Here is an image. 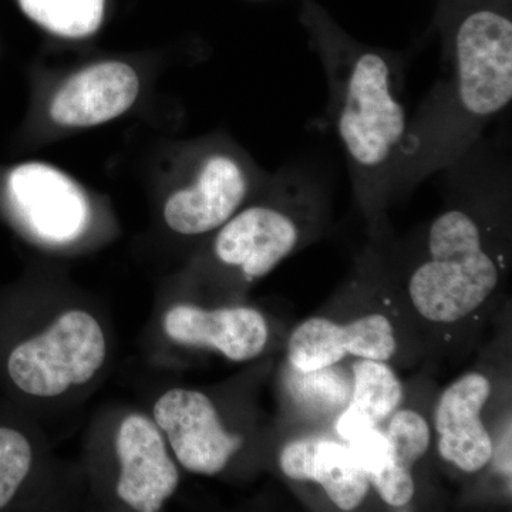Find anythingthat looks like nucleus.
<instances>
[{
    "mask_svg": "<svg viewBox=\"0 0 512 512\" xmlns=\"http://www.w3.org/2000/svg\"><path fill=\"white\" fill-rule=\"evenodd\" d=\"M140 92L136 70L103 62L74 74L50 104V117L63 127H93L126 113Z\"/></svg>",
    "mask_w": 512,
    "mask_h": 512,
    "instance_id": "nucleus-14",
    "label": "nucleus"
},
{
    "mask_svg": "<svg viewBox=\"0 0 512 512\" xmlns=\"http://www.w3.org/2000/svg\"><path fill=\"white\" fill-rule=\"evenodd\" d=\"M453 73L407 124L394 188L412 187L466 153L485 124L512 99V23L494 10L471 13L458 26Z\"/></svg>",
    "mask_w": 512,
    "mask_h": 512,
    "instance_id": "nucleus-1",
    "label": "nucleus"
},
{
    "mask_svg": "<svg viewBox=\"0 0 512 512\" xmlns=\"http://www.w3.org/2000/svg\"><path fill=\"white\" fill-rule=\"evenodd\" d=\"M493 394L487 373L468 370L441 390L434 404V447L440 460L463 476H480L493 466L500 441L484 417Z\"/></svg>",
    "mask_w": 512,
    "mask_h": 512,
    "instance_id": "nucleus-7",
    "label": "nucleus"
},
{
    "mask_svg": "<svg viewBox=\"0 0 512 512\" xmlns=\"http://www.w3.org/2000/svg\"><path fill=\"white\" fill-rule=\"evenodd\" d=\"M326 52L335 99V124L345 148L357 201L379 220L390 192L407 131L406 110L393 90L392 67L376 50L320 46Z\"/></svg>",
    "mask_w": 512,
    "mask_h": 512,
    "instance_id": "nucleus-2",
    "label": "nucleus"
},
{
    "mask_svg": "<svg viewBox=\"0 0 512 512\" xmlns=\"http://www.w3.org/2000/svg\"><path fill=\"white\" fill-rule=\"evenodd\" d=\"M116 446L120 500L136 511H160L177 491L180 473L157 424L143 414H131L121 423Z\"/></svg>",
    "mask_w": 512,
    "mask_h": 512,
    "instance_id": "nucleus-12",
    "label": "nucleus"
},
{
    "mask_svg": "<svg viewBox=\"0 0 512 512\" xmlns=\"http://www.w3.org/2000/svg\"><path fill=\"white\" fill-rule=\"evenodd\" d=\"M383 430L392 446V467L372 491L387 507H409L417 491L414 468L433 446L431 423L419 410L402 406Z\"/></svg>",
    "mask_w": 512,
    "mask_h": 512,
    "instance_id": "nucleus-16",
    "label": "nucleus"
},
{
    "mask_svg": "<svg viewBox=\"0 0 512 512\" xmlns=\"http://www.w3.org/2000/svg\"><path fill=\"white\" fill-rule=\"evenodd\" d=\"M375 299L340 315L319 313L302 320L286 340V365L312 372L353 359L392 363L406 346L407 332L393 302Z\"/></svg>",
    "mask_w": 512,
    "mask_h": 512,
    "instance_id": "nucleus-5",
    "label": "nucleus"
},
{
    "mask_svg": "<svg viewBox=\"0 0 512 512\" xmlns=\"http://www.w3.org/2000/svg\"><path fill=\"white\" fill-rule=\"evenodd\" d=\"M284 387L288 409L296 419L311 424L312 430L332 429L352 393L350 363L299 372L286 365Z\"/></svg>",
    "mask_w": 512,
    "mask_h": 512,
    "instance_id": "nucleus-17",
    "label": "nucleus"
},
{
    "mask_svg": "<svg viewBox=\"0 0 512 512\" xmlns=\"http://www.w3.org/2000/svg\"><path fill=\"white\" fill-rule=\"evenodd\" d=\"M278 467L288 483L315 488L339 511H356L372 493L345 441L332 431L306 429L278 450Z\"/></svg>",
    "mask_w": 512,
    "mask_h": 512,
    "instance_id": "nucleus-10",
    "label": "nucleus"
},
{
    "mask_svg": "<svg viewBox=\"0 0 512 512\" xmlns=\"http://www.w3.org/2000/svg\"><path fill=\"white\" fill-rule=\"evenodd\" d=\"M154 423L178 463L198 476L222 473L245 444L244 436L227 429L211 397L200 390H168L154 406Z\"/></svg>",
    "mask_w": 512,
    "mask_h": 512,
    "instance_id": "nucleus-8",
    "label": "nucleus"
},
{
    "mask_svg": "<svg viewBox=\"0 0 512 512\" xmlns=\"http://www.w3.org/2000/svg\"><path fill=\"white\" fill-rule=\"evenodd\" d=\"M106 0H19L40 28L66 39H83L99 30Z\"/></svg>",
    "mask_w": 512,
    "mask_h": 512,
    "instance_id": "nucleus-18",
    "label": "nucleus"
},
{
    "mask_svg": "<svg viewBox=\"0 0 512 512\" xmlns=\"http://www.w3.org/2000/svg\"><path fill=\"white\" fill-rule=\"evenodd\" d=\"M505 275L490 228L473 211L437 215L423 252L407 274L404 303L424 329L451 336L473 325L500 291Z\"/></svg>",
    "mask_w": 512,
    "mask_h": 512,
    "instance_id": "nucleus-3",
    "label": "nucleus"
},
{
    "mask_svg": "<svg viewBox=\"0 0 512 512\" xmlns=\"http://www.w3.org/2000/svg\"><path fill=\"white\" fill-rule=\"evenodd\" d=\"M106 336L90 313L69 311L10 353L8 372L29 396L56 397L82 386L106 360Z\"/></svg>",
    "mask_w": 512,
    "mask_h": 512,
    "instance_id": "nucleus-6",
    "label": "nucleus"
},
{
    "mask_svg": "<svg viewBox=\"0 0 512 512\" xmlns=\"http://www.w3.org/2000/svg\"><path fill=\"white\" fill-rule=\"evenodd\" d=\"M33 450L18 430L0 427V508L6 507L28 477Z\"/></svg>",
    "mask_w": 512,
    "mask_h": 512,
    "instance_id": "nucleus-19",
    "label": "nucleus"
},
{
    "mask_svg": "<svg viewBox=\"0 0 512 512\" xmlns=\"http://www.w3.org/2000/svg\"><path fill=\"white\" fill-rule=\"evenodd\" d=\"M248 191L242 164L225 153L211 154L202 161L192 184L165 202V224L187 237L210 234L237 214Z\"/></svg>",
    "mask_w": 512,
    "mask_h": 512,
    "instance_id": "nucleus-11",
    "label": "nucleus"
},
{
    "mask_svg": "<svg viewBox=\"0 0 512 512\" xmlns=\"http://www.w3.org/2000/svg\"><path fill=\"white\" fill-rule=\"evenodd\" d=\"M349 363L352 393L330 429L342 441L369 427H383L406 400V389L392 363L373 359Z\"/></svg>",
    "mask_w": 512,
    "mask_h": 512,
    "instance_id": "nucleus-15",
    "label": "nucleus"
},
{
    "mask_svg": "<svg viewBox=\"0 0 512 512\" xmlns=\"http://www.w3.org/2000/svg\"><path fill=\"white\" fill-rule=\"evenodd\" d=\"M164 330L175 343L215 350L238 363L261 356L271 340L268 319L251 306L177 305L165 313Z\"/></svg>",
    "mask_w": 512,
    "mask_h": 512,
    "instance_id": "nucleus-13",
    "label": "nucleus"
},
{
    "mask_svg": "<svg viewBox=\"0 0 512 512\" xmlns=\"http://www.w3.org/2000/svg\"><path fill=\"white\" fill-rule=\"evenodd\" d=\"M323 210L309 188L288 183L285 197L237 212L218 231L215 258L245 281L271 274L318 234Z\"/></svg>",
    "mask_w": 512,
    "mask_h": 512,
    "instance_id": "nucleus-4",
    "label": "nucleus"
},
{
    "mask_svg": "<svg viewBox=\"0 0 512 512\" xmlns=\"http://www.w3.org/2000/svg\"><path fill=\"white\" fill-rule=\"evenodd\" d=\"M6 197L16 218L47 244L72 242L89 225V201L82 188L50 165L26 163L13 168L6 180Z\"/></svg>",
    "mask_w": 512,
    "mask_h": 512,
    "instance_id": "nucleus-9",
    "label": "nucleus"
}]
</instances>
